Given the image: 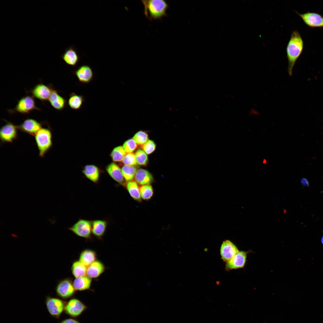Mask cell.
Here are the masks:
<instances>
[{"mask_svg":"<svg viewBox=\"0 0 323 323\" xmlns=\"http://www.w3.org/2000/svg\"><path fill=\"white\" fill-rule=\"evenodd\" d=\"M304 42L299 32L294 31L292 33L286 48L288 61V72L291 76L295 63L301 54L304 48Z\"/></svg>","mask_w":323,"mask_h":323,"instance_id":"cell-1","label":"cell"},{"mask_svg":"<svg viewBox=\"0 0 323 323\" xmlns=\"http://www.w3.org/2000/svg\"><path fill=\"white\" fill-rule=\"evenodd\" d=\"M144 7V13L150 21L159 20L167 16L169 7L167 2L164 0H141Z\"/></svg>","mask_w":323,"mask_h":323,"instance_id":"cell-2","label":"cell"},{"mask_svg":"<svg viewBox=\"0 0 323 323\" xmlns=\"http://www.w3.org/2000/svg\"><path fill=\"white\" fill-rule=\"evenodd\" d=\"M34 137L39 156L41 158H44L53 146L52 129L49 126L47 127H42Z\"/></svg>","mask_w":323,"mask_h":323,"instance_id":"cell-3","label":"cell"},{"mask_svg":"<svg viewBox=\"0 0 323 323\" xmlns=\"http://www.w3.org/2000/svg\"><path fill=\"white\" fill-rule=\"evenodd\" d=\"M34 98L32 96L26 95L21 98L14 108L8 110L11 114L19 113L22 114H29L34 110L40 109L36 106Z\"/></svg>","mask_w":323,"mask_h":323,"instance_id":"cell-4","label":"cell"},{"mask_svg":"<svg viewBox=\"0 0 323 323\" xmlns=\"http://www.w3.org/2000/svg\"><path fill=\"white\" fill-rule=\"evenodd\" d=\"M3 120L6 124L0 129V140L1 144L12 143L18 137V125L6 120Z\"/></svg>","mask_w":323,"mask_h":323,"instance_id":"cell-5","label":"cell"},{"mask_svg":"<svg viewBox=\"0 0 323 323\" xmlns=\"http://www.w3.org/2000/svg\"><path fill=\"white\" fill-rule=\"evenodd\" d=\"M68 229L80 237L89 239L92 233V222L80 219Z\"/></svg>","mask_w":323,"mask_h":323,"instance_id":"cell-6","label":"cell"},{"mask_svg":"<svg viewBox=\"0 0 323 323\" xmlns=\"http://www.w3.org/2000/svg\"><path fill=\"white\" fill-rule=\"evenodd\" d=\"M45 304L50 315L58 318L64 310L66 303L59 298L48 296L46 299Z\"/></svg>","mask_w":323,"mask_h":323,"instance_id":"cell-7","label":"cell"},{"mask_svg":"<svg viewBox=\"0 0 323 323\" xmlns=\"http://www.w3.org/2000/svg\"><path fill=\"white\" fill-rule=\"evenodd\" d=\"M296 13L308 27L312 28H323V16L320 14L310 11L303 13H299L296 11Z\"/></svg>","mask_w":323,"mask_h":323,"instance_id":"cell-8","label":"cell"},{"mask_svg":"<svg viewBox=\"0 0 323 323\" xmlns=\"http://www.w3.org/2000/svg\"><path fill=\"white\" fill-rule=\"evenodd\" d=\"M87 306L79 299L72 298L66 303L64 311L72 317L80 315L87 309Z\"/></svg>","mask_w":323,"mask_h":323,"instance_id":"cell-9","label":"cell"},{"mask_svg":"<svg viewBox=\"0 0 323 323\" xmlns=\"http://www.w3.org/2000/svg\"><path fill=\"white\" fill-rule=\"evenodd\" d=\"M73 283L69 279L66 278L60 281L56 289L57 295L64 299L73 296L75 292Z\"/></svg>","mask_w":323,"mask_h":323,"instance_id":"cell-10","label":"cell"},{"mask_svg":"<svg viewBox=\"0 0 323 323\" xmlns=\"http://www.w3.org/2000/svg\"><path fill=\"white\" fill-rule=\"evenodd\" d=\"M42 123L33 119L28 118L25 120L21 124L18 125V127L19 130L22 132L34 137L43 127V123Z\"/></svg>","mask_w":323,"mask_h":323,"instance_id":"cell-11","label":"cell"},{"mask_svg":"<svg viewBox=\"0 0 323 323\" xmlns=\"http://www.w3.org/2000/svg\"><path fill=\"white\" fill-rule=\"evenodd\" d=\"M51 85H46L40 83L35 86L29 92L34 98L42 102L48 101L51 91Z\"/></svg>","mask_w":323,"mask_h":323,"instance_id":"cell-12","label":"cell"},{"mask_svg":"<svg viewBox=\"0 0 323 323\" xmlns=\"http://www.w3.org/2000/svg\"><path fill=\"white\" fill-rule=\"evenodd\" d=\"M239 251L233 242L228 240H225L222 243L220 248L221 258L223 261L226 263Z\"/></svg>","mask_w":323,"mask_h":323,"instance_id":"cell-13","label":"cell"},{"mask_svg":"<svg viewBox=\"0 0 323 323\" xmlns=\"http://www.w3.org/2000/svg\"><path fill=\"white\" fill-rule=\"evenodd\" d=\"M248 252L239 251L230 260L226 263L225 269L229 271L242 268L245 266Z\"/></svg>","mask_w":323,"mask_h":323,"instance_id":"cell-14","label":"cell"},{"mask_svg":"<svg viewBox=\"0 0 323 323\" xmlns=\"http://www.w3.org/2000/svg\"><path fill=\"white\" fill-rule=\"evenodd\" d=\"M73 72L79 81L82 83H89L93 78V70L88 65H84L79 66Z\"/></svg>","mask_w":323,"mask_h":323,"instance_id":"cell-15","label":"cell"},{"mask_svg":"<svg viewBox=\"0 0 323 323\" xmlns=\"http://www.w3.org/2000/svg\"><path fill=\"white\" fill-rule=\"evenodd\" d=\"M48 101L52 107L59 111L63 109L67 104L66 100L60 95L58 91L52 85L51 93Z\"/></svg>","mask_w":323,"mask_h":323,"instance_id":"cell-16","label":"cell"},{"mask_svg":"<svg viewBox=\"0 0 323 323\" xmlns=\"http://www.w3.org/2000/svg\"><path fill=\"white\" fill-rule=\"evenodd\" d=\"M60 58L67 65L71 66H76L79 62L80 57L76 49L71 45L66 48Z\"/></svg>","mask_w":323,"mask_h":323,"instance_id":"cell-17","label":"cell"},{"mask_svg":"<svg viewBox=\"0 0 323 323\" xmlns=\"http://www.w3.org/2000/svg\"><path fill=\"white\" fill-rule=\"evenodd\" d=\"M105 267L100 261L96 260L87 268L86 275L92 278H96L100 276L104 271Z\"/></svg>","mask_w":323,"mask_h":323,"instance_id":"cell-18","label":"cell"},{"mask_svg":"<svg viewBox=\"0 0 323 323\" xmlns=\"http://www.w3.org/2000/svg\"><path fill=\"white\" fill-rule=\"evenodd\" d=\"M106 170L110 176L120 184L124 185V179L121 169L116 164L111 163L106 167Z\"/></svg>","mask_w":323,"mask_h":323,"instance_id":"cell-19","label":"cell"},{"mask_svg":"<svg viewBox=\"0 0 323 323\" xmlns=\"http://www.w3.org/2000/svg\"><path fill=\"white\" fill-rule=\"evenodd\" d=\"M134 178L138 184L142 185H150L153 180L152 175L147 170L142 169L137 170Z\"/></svg>","mask_w":323,"mask_h":323,"instance_id":"cell-20","label":"cell"},{"mask_svg":"<svg viewBox=\"0 0 323 323\" xmlns=\"http://www.w3.org/2000/svg\"><path fill=\"white\" fill-rule=\"evenodd\" d=\"M107 222L104 220H96L92 222V233L100 238L104 235L107 227Z\"/></svg>","mask_w":323,"mask_h":323,"instance_id":"cell-21","label":"cell"},{"mask_svg":"<svg viewBox=\"0 0 323 323\" xmlns=\"http://www.w3.org/2000/svg\"><path fill=\"white\" fill-rule=\"evenodd\" d=\"M75 290L83 291L89 289L92 283V279L87 275L76 278L73 282Z\"/></svg>","mask_w":323,"mask_h":323,"instance_id":"cell-22","label":"cell"},{"mask_svg":"<svg viewBox=\"0 0 323 323\" xmlns=\"http://www.w3.org/2000/svg\"><path fill=\"white\" fill-rule=\"evenodd\" d=\"M85 101V100L83 96L73 92L69 95L67 104L71 109L77 110L81 108Z\"/></svg>","mask_w":323,"mask_h":323,"instance_id":"cell-23","label":"cell"},{"mask_svg":"<svg viewBox=\"0 0 323 323\" xmlns=\"http://www.w3.org/2000/svg\"><path fill=\"white\" fill-rule=\"evenodd\" d=\"M96 254L93 250L85 249L80 253L79 260L87 267L96 260Z\"/></svg>","mask_w":323,"mask_h":323,"instance_id":"cell-24","label":"cell"},{"mask_svg":"<svg viewBox=\"0 0 323 323\" xmlns=\"http://www.w3.org/2000/svg\"><path fill=\"white\" fill-rule=\"evenodd\" d=\"M83 171L86 176L91 181L95 183L98 181L99 172L98 168L95 166L87 165L84 167Z\"/></svg>","mask_w":323,"mask_h":323,"instance_id":"cell-25","label":"cell"},{"mask_svg":"<svg viewBox=\"0 0 323 323\" xmlns=\"http://www.w3.org/2000/svg\"><path fill=\"white\" fill-rule=\"evenodd\" d=\"M126 187L130 196L134 200L138 202L141 201L140 188L135 182L131 181L127 182Z\"/></svg>","mask_w":323,"mask_h":323,"instance_id":"cell-26","label":"cell"},{"mask_svg":"<svg viewBox=\"0 0 323 323\" xmlns=\"http://www.w3.org/2000/svg\"><path fill=\"white\" fill-rule=\"evenodd\" d=\"M87 266L79 260L74 261L71 267V271L73 275L77 278L85 276L87 273Z\"/></svg>","mask_w":323,"mask_h":323,"instance_id":"cell-27","label":"cell"},{"mask_svg":"<svg viewBox=\"0 0 323 323\" xmlns=\"http://www.w3.org/2000/svg\"><path fill=\"white\" fill-rule=\"evenodd\" d=\"M137 170L135 166L124 165L121 169V171L125 180L127 182L132 181L135 177Z\"/></svg>","mask_w":323,"mask_h":323,"instance_id":"cell-28","label":"cell"},{"mask_svg":"<svg viewBox=\"0 0 323 323\" xmlns=\"http://www.w3.org/2000/svg\"><path fill=\"white\" fill-rule=\"evenodd\" d=\"M126 153L123 146H119L113 150L111 156L113 161L119 162L122 161Z\"/></svg>","mask_w":323,"mask_h":323,"instance_id":"cell-29","label":"cell"},{"mask_svg":"<svg viewBox=\"0 0 323 323\" xmlns=\"http://www.w3.org/2000/svg\"><path fill=\"white\" fill-rule=\"evenodd\" d=\"M140 191L141 198L144 200L150 199L154 194L153 188L150 185H142L140 187Z\"/></svg>","mask_w":323,"mask_h":323,"instance_id":"cell-30","label":"cell"},{"mask_svg":"<svg viewBox=\"0 0 323 323\" xmlns=\"http://www.w3.org/2000/svg\"><path fill=\"white\" fill-rule=\"evenodd\" d=\"M135 154L137 164L141 165L147 164L148 162L147 154L142 150L138 149Z\"/></svg>","mask_w":323,"mask_h":323,"instance_id":"cell-31","label":"cell"},{"mask_svg":"<svg viewBox=\"0 0 323 323\" xmlns=\"http://www.w3.org/2000/svg\"><path fill=\"white\" fill-rule=\"evenodd\" d=\"M132 138L137 145H142L148 140V135L145 132L140 131L137 132L134 135Z\"/></svg>","mask_w":323,"mask_h":323,"instance_id":"cell-32","label":"cell"},{"mask_svg":"<svg viewBox=\"0 0 323 323\" xmlns=\"http://www.w3.org/2000/svg\"><path fill=\"white\" fill-rule=\"evenodd\" d=\"M123 147L127 153H132L137 148V144L133 138H131L124 142Z\"/></svg>","mask_w":323,"mask_h":323,"instance_id":"cell-33","label":"cell"},{"mask_svg":"<svg viewBox=\"0 0 323 323\" xmlns=\"http://www.w3.org/2000/svg\"><path fill=\"white\" fill-rule=\"evenodd\" d=\"M122 162L124 165L135 166L137 164L135 155L133 153H127L124 158Z\"/></svg>","mask_w":323,"mask_h":323,"instance_id":"cell-34","label":"cell"},{"mask_svg":"<svg viewBox=\"0 0 323 323\" xmlns=\"http://www.w3.org/2000/svg\"><path fill=\"white\" fill-rule=\"evenodd\" d=\"M156 148L155 143L152 140H148L142 145V150L147 154H150L153 152Z\"/></svg>","mask_w":323,"mask_h":323,"instance_id":"cell-35","label":"cell"},{"mask_svg":"<svg viewBox=\"0 0 323 323\" xmlns=\"http://www.w3.org/2000/svg\"><path fill=\"white\" fill-rule=\"evenodd\" d=\"M60 323H80L76 319L73 318H68L65 319Z\"/></svg>","mask_w":323,"mask_h":323,"instance_id":"cell-36","label":"cell"},{"mask_svg":"<svg viewBox=\"0 0 323 323\" xmlns=\"http://www.w3.org/2000/svg\"><path fill=\"white\" fill-rule=\"evenodd\" d=\"M301 184L304 186H308L309 182L308 180L305 178H303L301 179Z\"/></svg>","mask_w":323,"mask_h":323,"instance_id":"cell-37","label":"cell"},{"mask_svg":"<svg viewBox=\"0 0 323 323\" xmlns=\"http://www.w3.org/2000/svg\"><path fill=\"white\" fill-rule=\"evenodd\" d=\"M321 242L322 243L323 245V236L321 238Z\"/></svg>","mask_w":323,"mask_h":323,"instance_id":"cell-38","label":"cell"}]
</instances>
